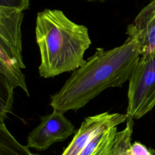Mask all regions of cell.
I'll use <instances>...</instances> for the list:
<instances>
[{
	"instance_id": "ba28073f",
	"label": "cell",
	"mask_w": 155,
	"mask_h": 155,
	"mask_svg": "<svg viewBox=\"0 0 155 155\" xmlns=\"http://www.w3.org/2000/svg\"><path fill=\"white\" fill-rule=\"evenodd\" d=\"M117 132V127L101 132L88 143L79 155H110Z\"/></svg>"
},
{
	"instance_id": "9c48e42d",
	"label": "cell",
	"mask_w": 155,
	"mask_h": 155,
	"mask_svg": "<svg viewBox=\"0 0 155 155\" xmlns=\"http://www.w3.org/2000/svg\"><path fill=\"white\" fill-rule=\"evenodd\" d=\"M0 155H38L32 154L27 146L21 145L7 129L4 122L0 123Z\"/></svg>"
},
{
	"instance_id": "52a82bcc",
	"label": "cell",
	"mask_w": 155,
	"mask_h": 155,
	"mask_svg": "<svg viewBox=\"0 0 155 155\" xmlns=\"http://www.w3.org/2000/svg\"><path fill=\"white\" fill-rule=\"evenodd\" d=\"M128 37L139 41L142 54L155 52V0L145 6L127 29Z\"/></svg>"
},
{
	"instance_id": "30bf717a",
	"label": "cell",
	"mask_w": 155,
	"mask_h": 155,
	"mask_svg": "<svg viewBox=\"0 0 155 155\" xmlns=\"http://www.w3.org/2000/svg\"><path fill=\"white\" fill-rule=\"evenodd\" d=\"M133 120L127 119L126 127L124 130L117 131L110 155H129V150L131 145Z\"/></svg>"
},
{
	"instance_id": "4fadbf2b",
	"label": "cell",
	"mask_w": 155,
	"mask_h": 155,
	"mask_svg": "<svg viewBox=\"0 0 155 155\" xmlns=\"http://www.w3.org/2000/svg\"><path fill=\"white\" fill-rule=\"evenodd\" d=\"M129 155H152L150 148H148L145 145L134 142L131 144L129 150Z\"/></svg>"
},
{
	"instance_id": "5bb4252c",
	"label": "cell",
	"mask_w": 155,
	"mask_h": 155,
	"mask_svg": "<svg viewBox=\"0 0 155 155\" xmlns=\"http://www.w3.org/2000/svg\"><path fill=\"white\" fill-rule=\"evenodd\" d=\"M150 150H151L152 155H155V150L154 149H152V148H150Z\"/></svg>"
},
{
	"instance_id": "8992f818",
	"label": "cell",
	"mask_w": 155,
	"mask_h": 155,
	"mask_svg": "<svg viewBox=\"0 0 155 155\" xmlns=\"http://www.w3.org/2000/svg\"><path fill=\"white\" fill-rule=\"evenodd\" d=\"M126 114L104 112L86 117L61 155H79L99 133L127 121Z\"/></svg>"
},
{
	"instance_id": "3957f363",
	"label": "cell",
	"mask_w": 155,
	"mask_h": 155,
	"mask_svg": "<svg viewBox=\"0 0 155 155\" xmlns=\"http://www.w3.org/2000/svg\"><path fill=\"white\" fill-rule=\"evenodd\" d=\"M128 81L126 115L139 119L155 106V52L141 55Z\"/></svg>"
},
{
	"instance_id": "5b68a950",
	"label": "cell",
	"mask_w": 155,
	"mask_h": 155,
	"mask_svg": "<svg viewBox=\"0 0 155 155\" xmlns=\"http://www.w3.org/2000/svg\"><path fill=\"white\" fill-rule=\"evenodd\" d=\"M76 133L73 124L64 115V113L53 111L41 117L39 124L28 134V148L44 151L52 144L65 140Z\"/></svg>"
},
{
	"instance_id": "9a60e30c",
	"label": "cell",
	"mask_w": 155,
	"mask_h": 155,
	"mask_svg": "<svg viewBox=\"0 0 155 155\" xmlns=\"http://www.w3.org/2000/svg\"><path fill=\"white\" fill-rule=\"evenodd\" d=\"M89 1H92V0H89Z\"/></svg>"
},
{
	"instance_id": "7a4b0ae2",
	"label": "cell",
	"mask_w": 155,
	"mask_h": 155,
	"mask_svg": "<svg viewBox=\"0 0 155 155\" xmlns=\"http://www.w3.org/2000/svg\"><path fill=\"white\" fill-rule=\"evenodd\" d=\"M36 39L41 54L39 73L44 78L74 71L85 62V51L91 44L88 28L76 24L64 12L45 9L38 13Z\"/></svg>"
},
{
	"instance_id": "7c38bea8",
	"label": "cell",
	"mask_w": 155,
	"mask_h": 155,
	"mask_svg": "<svg viewBox=\"0 0 155 155\" xmlns=\"http://www.w3.org/2000/svg\"><path fill=\"white\" fill-rule=\"evenodd\" d=\"M0 7L24 12L30 7V0H0Z\"/></svg>"
},
{
	"instance_id": "277c9868",
	"label": "cell",
	"mask_w": 155,
	"mask_h": 155,
	"mask_svg": "<svg viewBox=\"0 0 155 155\" xmlns=\"http://www.w3.org/2000/svg\"><path fill=\"white\" fill-rule=\"evenodd\" d=\"M22 11L0 7V66L25 68L22 56Z\"/></svg>"
},
{
	"instance_id": "8fae6325",
	"label": "cell",
	"mask_w": 155,
	"mask_h": 155,
	"mask_svg": "<svg viewBox=\"0 0 155 155\" xmlns=\"http://www.w3.org/2000/svg\"><path fill=\"white\" fill-rule=\"evenodd\" d=\"M14 88L0 75V123L4 122L10 113L13 102Z\"/></svg>"
},
{
	"instance_id": "6da1fadb",
	"label": "cell",
	"mask_w": 155,
	"mask_h": 155,
	"mask_svg": "<svg viewBox=\"0 0 155 155\" xmlns=\"http://www.w3.org/2000/svg\"><path fill=\"white\" fill-rule=\"evenodd\" d=\"M141 55L140 44L132 37L110 50L97 48L83 65L73 72L62 87L50 96V106L64 113L77 110L104 90L121 87L129 80Z\"/></svg>"
}]
</instances>
